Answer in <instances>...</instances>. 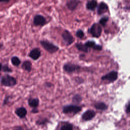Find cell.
<instances>
[{
  "label": "cell",
  "instance_id": "30bf717a",
  "mask_svg": "<svg viewBox=\"0 0 130 130\" xmlns=\"http://www.w3.org/2000/svg\"><path fill=\"white\" fill-rule=\"evenodd\" d=\"M41 51L38 48H34L29 53V56L33 60H37L41 56Z\"/></svg>",
  "mask_w": 130,
  "mask_h": 130
},
{
  "label": "cell",
  "instance_id": "4fadbf2b",
  "mask_svg": "<svg viewBox=\"0 0 130 130\" xmlns=\"http://www.w3.org/2000/svg\"><path fill=\"white\" fill-rule=\"evenodd\" d=\"M108 10V5L104 2H102L99 4L98 6V13L99 15H101L106 12Z\"/></svg>",
  "mask_w": 130,
  "mask_h": 130
},
{
  "label": "cell",
  "instance_id": "d6986e66",
  "mask_svg": "<svg viewBox=\"0 0 130 130\" xmlns=\"http://www.w3.org/2000/svg\"><path fill=\"white\" fill-rule=\"evenodd\" d=\"M73 125L70 123H66L61 126L60 127V130H73Z\"/></svg>",
  "mask_w": 130,
  "mask_h": 130
},
{
  "label": "cell",
  "instance_id": "8992f818",
  "mask_svg": "<svg viewBox=\"0 0 130 130\" xmlns=\"http://www.w3.org/2000/svg\"><path fill=\"white\" fill-rule=\"evenodd\" d=\"M62 39L67 46L71 45L74 41V38L71 34L67 30H64L62 34Z\"/></svg>",
  "mask_w": 130,
  "mask_h": 130
},
{
  "label": "cell",
  "instance_id": "f546056e",
  "mask_svg": "<svg viewBox=\"0 0 130 130\" xmlns=\"http://www.w3.org/2000/svg\"><path fill=\"white\" fill-rule=\"evenodd\" d=\"M10 0H0V2H8Z\"/></svg>",
  "mask_w": 130,
  "mask_h": 130
},
{
  "label": "cell",
  "instance_id": "9c48e42d",
  "mask_svg": "<svg viewBox=\"0 0 130 130\" xmlns=\"http://www.w3.org/2000/svg\"><path fill=\"white\" fill-rule=\"evenodd\" d=\"M95 115V112L92 110H88L82 115V119L85 121H88L92 119Z\"/></svg>",
  "mask_w": 130,
  "mask_h": 130
},
{
  "label": "cell",
  "instance_id": "484cf974",
  "mask_svg": "<svg viewBox=\"0 0 130 130\" xmlns=\"http://www.w3.org/2000/svg\"><path fill=\"white\" fill-rule=\"evenodd\" d=\"M125 112L127 113V114H128L129 113V102H128L126 105L125 108Z\"/></svg>",
  "mask_w": 130,
  "mask_h": 130
},
{
  "label": "cell",
  "instance_id": "5b68a950",
  "mask_svg": "<svg viewBox=\"0 0 130 130\" xmlns=\"http://www.w3.org/2000/svg\"><path fill=\"white\" fill-rule=\"evenodd\" d=\"M81 67L80 66L73 64L71 63H67L64 64L63 69L67 73H72L76 71H79Z\"/></svg>",
  "mask_w": 130,
  "mask_h": 130
},
{
  "label": "cell",
  "instance_id": "5bb4252c",
  "mask_svg": "<svg viewBox=\"0 0 130 130\" xmlns=\"http://www.w3.org/2000/svg\"><path fill=\"white\" fill-rule=\"evenodd\" d=\"M97 1L96 0H91L86 4V8L88 10L93 11L97 6Z\"/></svg>",
  "mask_w": 130,
  "mask_h": 130
},
{
  "label": "cell",
  "instance_id": "cb8c5ba5",
  "mask_svg": "<svg viewBox=\"0 0 130 130\" xmlns=\"http://www.w3.org/2000/svg\"><path fill=\"white\" fill-rule=\"evenodd\" d=\"M76 36H77L78 38H80V39H82V38L84 37V33L83 32V31L81 29H79V30H78L76 31Z\"/></svg>",
  "mask_w": 130,
  "mask_h": 130
},
{
  "label": "cell",
  "instance_id": "d4e9b609",
  "mask_svg": "<svg viewBox=\"0 0 130 130\" xmlns=\"http://www.w3.org/2000/svg\"><path fill=\"white\" fill-rule=\"evenodd\" d=\"M3 71L5 72H12V70L7 65H4L2 68Z\"/></svg>",
  "mask_w": 130,
  "mask_h": 130
},
{
  "label": "cell",
  "instance_id": "2e32d148",
  "mask_svg": "<svg viewBox=\"0 0 130 130\" xmlns=\"http://www.w3.org/2000/svg\"><path fill=\"white\" fill-rule=\"evenodd\" d=\"M94 107L98 110L105 111L107 109L108 106L103 102H97L94 104Z\"/></svg>",
  "mask_w": 130,
  "mask_h": 130
},
{
  "label": "cell",
  "instance_id": "e0dca14e",
  "mask_svg": "<svg viewBox=\"0 0 130 130\" xmlns=\"http://www.w3.org/2000/svg\"><path fill=\"white\" fill-rule=\"evenodd\" d=\"M31 66L32 64L30 61L26 60L23 62L22 64V68L27 72H30L31 70Z\"/></svg>",
  "mask_w": 130,
  "mask_h": 130
},
{
  "label": "cell",
  "instance_id": "4dcf8cb0",
  "mask_svg": "<svg viewBox=\"0 0 130 130\" xmlns=\"http://www.w3.org/2000/svg\"><path fill=\"white\" fill-rule=\"evenodd\" d=\"M2 64L0 63V71L2 70Z\"/></svg>",
  "mask_w": 130,
  "mask_h": 130
},
{
  "label": "cell",
  "instance_id": "ffe728a7",
  "mask_svg": "<svg viewBox=\"0 0 130 130\" xmlns=\"http://www.w3.org/2000/svg\"><path fill=\"white\" fill-rule=\"evenodd\" d=\"M11 62L12 64L15 66H18L21 63L20 60L17 56H13V57H12Z\"/></svg>",
  "mask_w": 130,
  "mask_h": 130
},
{
  "label": "cell",
  "instance_id": "8fae6325",
  "mask_svg": "<svg viewBox=\"0 0 130 130\" xmlns=\"http://www.w3.org/2000/svg\"><path fill=\"white\" fill-rule=\"evenodd\" d=\"M15 113L20 118H23L26 115L27 110L24 107H21L17 108L15 111Z\"/></svg>",
  "mask_w": 130,
  "mask_h": 130
},
{
  "label": "cell",
  "instance_id": "ba28073f",
  "mask_svg": "<svg viewBox=\"0 0 130 130\" xmlns=\"http://www.w3.org/2000/svg\"><path fill=\"white\" fill-rule=\"evenodd\" d=\"M46 23V20L45 17L41 15H37L34 18V24L36 26L44 25Z\"/></svg>",
  "mask_w": 130,
  "mask_h": 130
},
{
  "label": "cell",
  "instance_id": "1f68e13d",
  "mask_svg": "<svg viewBox=\"0 0 130 130\" xmlns=\"http://www.w3.org/2000/svg\"><path fill=\"white\" fill-rule=\"evenodd\" d=\"M2 44L0 43V49H1V47H2Z\"/></svg>",
  "mask_w": 130,
  "mask_h": 130
},
{
  "label": "cell",
  "instance_id": "3957f363",
  "mask_svg": "<svg viewBox=\"0 0 130 130\" xmlns=\"http://www.w3.org/2000/svg\"><path fill=\"white\" fill-rule=\"evenodd\" d=\"M81 110V107L74 105H70L64 106L62 109V111L65 114L73 113L74 114H75L80 112Z\"/></svg>",
  "mask_w": 130,
  "mask_h": 130
},
{
  "label": "cell",
  "instance_id": "52a82bcc",
  "mask_svg": "<svg viewBox=\"0 0 130 130\" xmlns=\"http://www.w3.org/2000/svg\"><path fill=\"white\" fill-rule=\"evenodd\" d=\"M118 78V73L116 71H112L106 75L102 77L101 79L103 80H106L110 82H112L115 81Z\"/></svg>",
  "mask_w": 130,
  "mask_h": 130
},
{
  "label": "cell",
  "instance_id": "d6a6232c",
  "mask_svg": "<svg viewBox=\"0 0 130 130\" xmlns=\"http://www.w3.org/2000/svg\"><path fill=\"white\" fill-rule=\"evenodd\" d=\"M0 76H1V74H0Z\"/></svg>",
  "mask_w": 130,
  "mask_h": 130
},
{
  "label": "cell",
  "instance_id": "4316f807",
  "mask_svg": "<svg viewBox=\"0 0 130 130\" xmlns=\"http://www.w3.org/2000/svg\"><path fill=\"white\" fill-rule=\"evenodd\" d=\"M9 96H7L5 97L4 100V102H3V105H6L8 102H9Z\"/></svg>",
  "mask_w": 130,
  "mask_h": 130
},
{
  "label": "cell",
  "instance_id": "7c38bea8",
  "mask_svg": "<svg viewBox=\"0 0 130 130\" xmlns=\"http://www.w3.org/2000/svg\"><path fill=\"white\" fill-rule=\"evenodd\" d=\"M80 2L78 0H70L67 3L68 8L71 11L75 10L78 6Z\"/></svg>",
  "mask_w": 130,
  "mask_h": 130
},
{
  "label": "cell",
  "instance_id": "7402d4cb",
  "mask_svg": "<svg viewBox=\"0 0 130 130\" xmlns=\"http://www.w3.org/2000/svg\"><path fill=\"white\" fill-rule=\"evenodd\" d=\"M96 44L94 41H87L85 43V45L87 47V48H92L93 49L94 48L95 46H96Z\"/></svg>",
  "mask_w": 130,
  "mask_h": 130
},
{
  "label": "cell",
  "instance_id": "277c9868",
  "mask_svg": "<svg viewBox=\"0 0 130 130\" xmlns=\"http://www.w3.org/2000/svg\"><path fill=\"white\" fill-rule=\"evenodd\" d=\"M89 31L93 37L99 38L101 35L102 29L99 24L94 23L90 28Z\"/></svg>",
  "mask_w": 130,
  "mask_h": 130
},
{
  "label": "cell",
  "instance_id": "44dd1931",
  "mask_svg": "<svg viewBox=\"0 0 130 130\" xmlns=\"http://www.w3.org/2000/svg\"><path fill=\"white\" fill-rule=\"evenodd\" d=\"M109 17L108 16H104L102 17L99 21V23L101 25H102L103 26H105L106 23L108 21Z\"/></svg>",
  "mask_w": 130,
  "mask_h": 130
},
{
  "label": "cell",
  "instance_id": "7a4b0ae2",
  "mask_svg": "<svg viewBox=\"0 0 130 130\" xmlns=\"http://www.w3.org/2000/svg\"><path fill=\"white\" fill-rule=\"evenodd\" d=\"M40 44L46 51L51 53L56 52L59 49L58 46L47 41H41Z\"/></svg>",
  "mask_w": 130,
  "mask_h": 130
},
{
  "label": "cell",
  "instance_id": "83f0119b",
  "mask_svg": "<svg viewBox=\"0 0 130 130\" xmlns=\"http://www.w3.org/2000/svg\"><path fill=\"white\" fill-rule=\"evenodd\" d=\"M46 119H44L43 120H39L38 121H37L36 123H37L38 124H44L45 122H46Z\"/></svg>",
  "mask_w": 130,
  "mask_h": 130
},
{
  "label": "cell",
  "instance_id": "603a6c76",
  "mask_svg": "<svg viewBox=\"0 0 130 130\" xmlns=\"http://www.w3.org/2000/svg\"><path fill=\"white\" fill-rule=\"evenodd\" d=\"M72 100L74 103H80L82 101V97L79 94H77L73 97Z\"/></svg>",
  "mask_w": 130,
  "mask_h": 130
},
{
  "label": "cell",
  "instance_id": "ac0fdd59",
  "mask_svg": "<svg viewBox=\"0 0 130 130\" xmlns=\"http://www.w3.org/2000/svg\"><path fill=\"white\" fill-rule=\"evenodd\" d=\"M75 46L76 48L79 50V51H83L84 52H88L89 50L88 48H87L85 44H83L82 43H77L75 44Z\"/></svg>",
  "mask_w": 130,
  "mask_h": 130
},
{
  "label": "cell",
  "instance_id": "6da1fadb",
  "mask_svg": "<svg viewBox=\"0 0 130 130\" xmlns=\"http://www.w3.org/2000/svg\"><path fill=\"white\" fill-rule=\"evenodd\" d=\"M1 84L2 86L12 87L16 85V80L14 77L6 74L2 76L1 80Z\"/></svg>",
  "mask_w": 130,
  "mask_h": 130
},
{
  "label": "cell",
  "instance_id": "9a60e30c",
  "mask_svg": "<svg viewBox=\"0 0 130 130\" xmlns=\"http://www.w3.org/2000/svg\"><path fill=\"white\" fill-rule=\"evenodd\" d=\"M28 103L30 107L35 108L38 106L39 104V100L37 98H30L28 100Z\"/></svg>",
  "mask_w": 130,
  "mask_h": 130
},
{
  "label": "cell",
  "instance_id": "f1b7e54d",
  "mask_svg": "<svg viewBox=\"0 0 130 130\" xmlns=\"http://www.w3.org/2000/svg\"><path fill=\"white\" fill-rule=\"evenodd\" d=\"M31 112H32V113H36L38 112V110L37 109V108H34V109L32 110Z\"/></svg>",
  "mask_w": 130,
  "mask_h": 130
}]
</instances>
